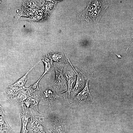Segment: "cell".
Masks as SVG:
<instances>
[{
	"mask_svg": "<svg viewBox=\"0 0 133 133\" xmlns=\"http://www.w3.org/2000/svg\"><path fill=\"white\" fill-rule=\"evenodd\" d=\"M46 115L45 120L50 133H68L69 125L66 119L49 113Z\"/></svg>",
	"mask_w": 133,
	"mask_h": 133,
	"instance_id": "cell-1",
	"label": "cell"
},
{
	"mask_svg": "<svg viewBox=\"0 0 133 133\" xmlns=\"http://www.w3.org/2000/svg\"><path fill=\"white\" fill-rule=\"evenodd\" d=\"M67 63L64 62H54L53 63L56 77L52 87L57 93H62L67 90L68 86L63 72L65 64Z\"/></svg>",
	"mask_w": 133,
	"mask_h": 133,
	"instance_id": "cell-2",
	"label": "cell"
},
{
	"mask_svg": "<svg viewBox=\"0 0 133 133\" xmlns=\"http://www.w3.org/2000/svg\"><path fill=\"white\" fill-rule=\"evenodd\" d=\"M74 67L77 77L76 84L72 89L68 97L71 99H74L84 88L85 86L86 80L90 79L93 74L81 67L75 66H74Z\"/></svg>",
	"mask_w": 133,
	"mask_h": 133,
	"instance_id": "cell-3",
	"label": "cell"
},
{
	"mask_svg": "<svg viewBox=\"0 0 133 133\" xmlns=\"http://www.w3.org/2000/svg\"><path fill=\"white\" fill-rule=\"evenodd\" d=\"M60 98L52 86L49 87L42 91L40 103L43 105L50 106L56 103Z\"/></svg>",
	"mask_w": 133,
	"mask_h": 133,
	"instance_id": "cell-4",
	"label": "cell"
},
{
	"mask_svg": "<svg viewBox=\"0 0 133 133\" xmlns=\"http://www.w3.org/2000/svg\"><path fill=\"white\" fill-rule=\"evenodd\" d=\"M42 90L36 91L29 95L28 98L25 101L24 104L27 108V111L29 112L30 107L35 110L37 113H41L38 109L39 102L40 101L42 97Z\"/></svg>",
	"mask_w": 133,
	"mask_h": 133,
	"instance_id": "cell-5",
	"label": "cell"
},
{
	"mask_svg": "<svg viewBox=\"0 0 133 133\" xmlns=\"http://www.w3.org/2000/svg\"><path fill=\"white\" fill-rule=\"evenodd\" d=\"M89 79H88L86 80L85 85L84 88L74 98L75 100L79 104L93 102L88 87Z\"/></svg>",
	"mask_w": 133,
	"mask_h": 133,
	"instance_id": "cell-6",
	"label": "cell"
},
{
	"mask_svg": "<svg viewBox=\"0 0 133 133\" xmlns=\"http://www.w3.org/2000/svg\"><path fill=\"white\" fill-rule=\"evenodd\" d=\"M73 69V68H72L69 64L63 73L68 86L67 92L68 93V97L72 89L73 84L75 82L76 78V74Z\"/></svg>",
	"mask_w": 133,
	"mask_h": 133,
	"instance_id": "cell-7",
	"label": "cell"
},
{
	"mask_svg": "<svg viewBox=\"0 0 133 133\" xmlns=\"http://www.w3.org/2000/svg\"><path fill=\"white\" fill-rule=\"evenodd\" d=\"M29 112L30 119L29 125L31 130H32L41 124L43 122L45 121L46 117V114L44 115L42 112L34 114L30 108H29Z\"/></svg>",
	"mask_w": 133,
	"mask_h": 133,
	"instance_id": "cell-8",
	"label": "cell"
},
{
	"mask_svg": "<svg viewBox=\"0 0 133 133\" xmlns=\"http://www.w3.org/2000/svg\"><path fill=\"white\" fill-rule=\"evenodd\" d=\"M0 133H13V131L8 124L7 118L9 115L6 114L3 107L0 105Z\"/></svg>",
	"mask_w": 133,
	"mask_h": 133,
	"instance_id": "cell-9",
	"label": "cell"
},
{
	"mask_svg": "<svg viewBox=\"0 0 133 133\" xmlns=\"http://www.w3.org/2000/svg\"><path fill=\"white\" fill-rule=\"evenodd\" d=\"M24 87L17 95L8 100L9 101L14 103L21 109H22V106L24 104L25 101L29 96V95L24 91Z\"/></svg>",
	"mask_w": 133,
	"mask_h": 133,
	"instance_id": "cell-10",
	"label": "cell"
},
{
	"mask_svg": "<svg viewBox=\"0 0 133 133\" xmlns=\"http://www.w3.org/2000/svg\"><path fill=\"white\" fill-rule=\"evenodd\" d=\"M23 87L14 86L11 85L6 88L4 90V93L7 100L17 95Z\"/></svg>",
	"mask_w": 133,
	"mask_h": 133,
	"instance_id": "cell-11",
	"label": "cell"
},
{
	"mask_svg": "<svg viewBox=\"0 0 133 133\" xmlns=\"http://www.w3.org/2000/svg\"><path fill=\"white\" fill-rule=\"evenodd\" d=\"M46 55L53 61L56 62H64L67 63V59L64 54L52 52H49Z\"/></svg>",
	"mask_w": 133,
	"mask_h": 133,
	"instance_id": "cell-12",
	"label": "cell"
},
{
	"mask_svg": "<svg viewBox=\"0 0 133 133\" xmlns=\"http://www.w3.org/2000/svg\"><path fill=\"white\" fill-rule=\"evenodd\" d=\"M42 59L41 62H43L45 66V70L39 79L40 80L43 76L46 74L49 73L54 69L53 65V61L48 58L46 54L43 55L41 57Z\"/></svg>",
	"mask_w": 133,
	"mask_h": 133,
	"instance_id": "cell-13",
	"label": "cell"
},
{
	"mask_svg": "<svg viewBox=\"0 0 133 133\" xmlns=\"http://www.w3.org/2000/svg\"><path fill=\"white\" fill-rule=\"evenodd\" d=\"M41 62V61H39L35 65L31 68L25 75L11 85L13 86L19 87H24V85L27 81L29 78L31 77H30L29 78H27V76L28 74L40 62Z\"/></svg>",
	"mask_w": 133,
	"mask_h": 133,
	"instance_id": "cell-14",
	"label": "cell"
},
{
	"mask_svg": "<svg viewBox=\"0 0 133 133\" xmlns=\"http://www.w3.org/2000/svg\"><path fill=\"white\" fill-rule=\"evenodd\" d=\"M40 80L39 79L36 83L28 88H26L24 87V89L25 92L30 95L36 91L41 90L39 89L38 86V83Z\"/></svg>",
	"mask_w": 133,
	"mask_h": 133,
	"instance_id": "cell-15",
	"label": "cell"
},
{
	"mask_svg": "<svg viewBox=\"0 0 133 133\" xmlns=\"http://www.w3.org/2000/svg\"><path fill=\"white\" fill-rule=\"evenodd\" d=\"M34 133H49L47 129L42 125H40L32 130Z\"/></svg>",
	"mask_w": 133,
	"mask_h": 133,
	"instance_id": "cell-16",
	"label": "cell"
},
{
	"mask_svg": "<svg viewBox=\"0 0 133 133\" xmlns=\"http://www.w3.org/2000/svg\"><path fill=\"white\" fill-rule=\"evenodd\" d=\"M26 126L22 125L21 133H28L29 131L27 130Z\"/></svg>",
	"mask_w": 133,
	"mask_h": 133,
	"instance_id": "cell-17",
	"label": "cell"
},
{
	"mask_svg": "<svg viewBox=\"0 0 133 133\" xmlns=\"http://www.w3.org/2000/svg\"><path fill=\"white\" fill-rule=\"evenodd\" d=\"M116 54L118 56V57L119 58H122V57L120 56V55L118 54Z\"/></svg>",
	"mask_w": 133,
	"mask_h": 133,
	"instance_id": "cell-18",
	"label": "cell"
},
{
	"mask_svg": "<svg viewBox=\"0 0 133 133\" xmlns=\"http://www.w3.org/2000/svg\"><path fill=\"white\" fill-rule=\"evenodd\" d=\"M133 43V42L131 44V45Z\"/></svg>",
	"mask_w": 133,
	"mask_h": 133,
	"instance_id": "cell-19",
	"label": "cell"
}]
</instances>
